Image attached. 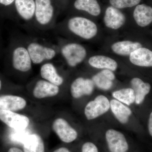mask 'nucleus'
<instances>
[{
  "instance_id": "obj_1",
  "label": "nucleus",
  "mask_w": 152,
  "mask_h": 152,
  "mask_svg": "<svg viewBox=\"0 0 152 152\" xmlns=\"http://www.w3.org/2000/svg\"><path fill=\"white\" fill-rule=\"evenodd\" d=\"M14 69L26 73L31 69L33 63L23 40L13 37L6 54Z\"/></svg>"
},
{
  "instance_id": "obj_2",
  "label": "nucleus",
  "mask_w": 152,
  "mask_h": 152,
  "mask_svg": "<svg viewBox=\"0 0 152 152\" xmlns=\"http://www.w3.org/2000/svg\"><path fill=\"white\" fill-rule=\"evenodd\" d=\"M33 64H40L54 59L58 55V46L51 45L33 39L23 40Z\"/></svg>"
},
{
  "instance_id": "obj_3",
  "label": "nucleus",
  "mask_w": 152,
  "mask_h": 152,
  "mask_svg": "<svg viewBox=\"0 0 152 152\" xmlns=\"http://www.w3.org/2000/svg\"><path fill=\"white\" fill-rule=\"evenodd\" d=\"M34 26L39 29L45 31L53 29L55 22V10L52 0H35Z\"/></svg>"
},
{
  "instance_id": "obj_4",
  "label": "nucleus",
  "mask_w": 152,
  "mask_h": 152,
  "mask_svg": "<svg viewBox=\"0 0 152 152\" xmlns=\"http://www.w3.org/2000/svg\"><path fill=\"white\" fill-rule=\"evenodd\" d=\"M66 26L71 34L84 40L93 39L98 33L96 24L85 17H72L66 23Z\"/></svg>"
},
{
  "instance_id": "obj_5",
  "label": "nucleus",
  "mask_w": 152,
  "mask_h": 152,
  "mask_svg": "<svg viewBox=\"0 0 152 152\" xmlns=\"http://www.w3.org/2000/svg\"><path fill=\"white\" fill-rule=\"evenodd\" d=\"M59 50L68 65L71 67H75L83 62L87 55L86 48L77 43L60 44Z\"/></svg>"
},
{
  "instance_id": "obj_6",
  "label": "nucleus",
  "mask_w": 152,
  "mask_h": 152,
  "mask_svg": "<svg viewBox=\"0 0 152 152\" xmlns=\"http://www.w3.org/2000/svg\"><path fill=\"white\" fill-rule=\"evenodd\" d=\"M110 108V102L107 98L99 95L87 104L85 109V115L88 120L94 119L107 113Z\"/></svg>"
},
{
  "instance_id": "obj_7",
  "label": "nucleus",
  "mask_w": 152,
  "mask_h": 152,
  "mask_svg": "<svg viewBox=\"0 0 152 152\" xmlns=\"http://www.w3.org/2000/svg\"><path fill=\"white\" fill-rule=\"evenodd\" d=\"M0 120L15 130H23L30 123L28 117L10 111L0 110Z\"/></svg>"
},
{
  "instance_id": "obj_8",
  "label": "nucleus",
  "mask_w": 152,
  "mask_h": 152,
  "mask_svg": "<svg viewBox=\"0 0 152 152\" xmlns=\"http://www.w3.org/2000/svg\"><path fill=\"white\" fill-rule=\"evenodd\" d=\"M53 129L60 140L64 142L71 143L77 139V131L65 120L59 118L54 121Z\"/></svg>"
},
{
  "instance_id": "obj_9",
  "label": "nucleus",
  "mask_w": 152,
  "mask_h": 152,
  "mask_svg": "<svg viewBox=\"0 0 152 152\" xmlns=\"http://www.w3.org/2000/svg\"><path fill=\"white\" fill-rule=\"evenodd\" d=\"M106 139L111 152H127L129 145L122 133L114 129L106 132Z\"/></svg>"
},
{
  "instance_id": "obj_10",
  "label": "nucleus",
  "mask_w": 152,
  "mask_h": 152,
  "mask_svg": "<svg viewBox=\"0 0 152 152\" xmlns=\"http://www.w3.org/2000/svg\"><path fill=\"white\" fill-rule=\"evenodd\" d=\"M14 4L17 13L20 19L26 23L34 26L35 0H15Z\"/></svg>"
},
{
  "instance_id": "obj_11",
  "label": "nucleus",
  "mask_w": 152,
  "mask_h": 152,
  "mask_svg": "<svg viewBox=\"0 0 152 152\" xmlns=\"http://www.w3.org/2000/svg\"><path fill=\"white\" fill-rule=\"evenodd\" d=\"M126 18L119 9L113 6L106 9L104 17V22L107 27L113 30H118L126 23Z\"/></svg>"
},
{
  "instance_id": "obj_12",
  "label": "nucleus",
  "mask_w": 152,
  "mask_h": 152,
  "mask_svg": "<svg viewBox=\"0 0 152 152\" xmlns=\"http://www.w3.org/2000/svg\"><path fill=\"white\" fill-rule=\"evenodd\" d=\"M94 84L92 80L80 77L76 79L71 84L70 91L73 97L78 99L85 95H90L93 93Z\"/></svg>"
},
{
  "instance_id": "obj_13",
  "label": "nucleus",
  "mask_w": 152,
  "mask_h": 152,
  "mask_svg": "<svg viewBox=\"0 0 152 152\" xmlns=\"http://www.w3.org/2000/svg\"><path fill=\"white\" fill-rule=\"evenodd\" d=\"M59 87L44 79L39 80L34 87L33 95L39 99L55 96L59 92Z\"/></svg>"
},
{
  "instance_id": "obj_14",
  "label": "nucleus",
  "mask_w": 152,
  "mask_h": 152,
  "mask_svg": "<svg viewBox=\"0 0 152 152\" xmlns=\"http://www.w3.org/2000/svg\"><path fill=\"white\" fill-rule=\"evenodd\" d=\"M129 60L133 64L143 67H152V51L141 47L134 51L129 56Z\"/></svg>"
},
{
  "instance_id": "obj_15",
  "label": "nucleus",
  "mask_w": 152,
  "mask_h": 152,
  "mask_svg": "<svg viewBox=\"0 0 152 152\" xmlns=\"http://www.w3.org/2000/svg\"><path fill=\"white\" fill-rule=\"evenodd\" d=\"M26 101L24 98L13 95L0 96V110L14 112L24 109Z\"/></svg>"
},
{
  "instance_id": "obj_16",
  "label": "nucleus",
  "mask_w": 152,
  "mask_h": 152,
  "mask_svg": "<svg viewBox=\"0 0 152 152\" xmlns=\"http://www.w3.org/2000/svg\"><path fill=\"white\" fill-rule=\"evenodd\" d=\"M133 17L139 26H148L152 23V7L145 4L137 5L133 12Z\"/></svg>"
},
{
  "instance_id": "obj_17",
  "label": "nucleus",
  "mask_w": 152,
  "mask_h": 152,
  "mask_svg": "<svg viewBox=\"0 0 152 152\" xmlns=\"http://www.w3.org/2000/svg\"><path fill=\"white\" fill-rule=\"evenodd\" d=\"M40 73L42 78L53 84L60 86L64 83V78L58 73L56 68L53 63L44 64L41 66Z\"/></svg>"
},
{
  "instance_id": "obj_18",
  "label": "nucleus",
  "mask_w": 152,
  "mask_h": 152,
  "mask_svg": "<svg viewBox=\"0 0 152 152\" xmlns=\"http://www.w3.org/2000/svg\"><path fill=\"white\" fill-rule=\"evenodd\" d=\"M131 84L134 92L135 102L137 104H140L144 102L147 95L149 94L151 90V85L138 77L133 78L131 80Z\"/></svg>"
},
{
  "instance_id": "obj_19",
  "label": "nucleus",
  "mask_w": 152,
  "mask_h": 152,
  "mask_svg": "<svg viewBox=\"0 0 152 152\" xmlns=\"http://www.w3.org/2000/svg\"><path fill=\"white\" fill-rule=\"evenodd\" d=\"M115 76L113 71L109 69L102 71L93 76L92 80L99 88L104 91L110 90L113 86V81Z\"/></svg>"
},
{
  "instance_id": "obj_20",
  "label": "nucleus",
  "mask_w": 152,
  "mask_h": 152,
  "mask_svg": "<svg viewBox=\"0 0 152 152\" xmlns=\"http://www.w3.org/2000/svg\"><path fill=\"white\" fill-rule=\"evenodd\" d=\"M88 62L93 67L99 69H109L115 71L118 68V64L115 60L102 55L93 56L89 58Z\"/></svg>"
},
{
  "instance_id": "obj_21",
  "label": "nucleus",
  "mask_w": 152,
  "mask_h": 152,
  "mask_svg": "<svg viewBox=\"0 0 152 152\" xmlns=\"http://www.w3.org/2000/svg\"><path fill=\"white\" fill-rule=\"evenodd\" d=\"M142 47L140 42L129 40L119 41L112 45V51L116 54L128 56L137 49Z\"/></svg>"
},
{
  "instance_id": "obj_22",
  "label": "nucleus",
  "mask_w": 152,
  "mask_h": 152,
  "mask_svg": "<svg viewBox=\"0 0 152 152\" xmlns=\"http://www.w3.org/2000/svg\"><path fill=\"white\" fill-rule=\"evenodd\" d=\"M23 143V152H45L43 140L38 134L28 135Z\"/></svg>"
},
{
  "instance_id": "obj_23",
  "label": "nucleus",
  "mask_w": 152,
  "mask_h": 152,
  "mask_svg": "<svg viewBox=\"0 0 152 152\" xmlns=\"http://www.w3.org/2000/svg\"><path fill=\"white\" fill-rule=\"evenodd\" d=\"M110 107L117 119L122 124L128 122L129 118L132 114L131 109L121 102L113 99L110 102Z\"/></svg>"
},
{
  "instance_id": "obj_24",
  "label": "nucleus",
  "mask_w": 152,
  "mask_h": 152,
  "mask_svg": "<svg viewBox=\"0 0 152 152\" xmlns=\"http://www.w3.org/2000/svg\"><path fill=\"white\" fill-rule=\"evenodd\" d=\"M74 6L76 10L86 12L93 16L101 14L100 6L97 0H75Z\"/></svg>"
},
{
  "instance_id": "obj_25",
  "label": "nucleus",
  "mask_w": 152,
  "mask_h": 152,
  "mask_svg": "<svg viewBox=\"0 0 152 152\" xmlns=\"http://www.w3.org/2000/svg\"><path fill=\"white\" fill-rule=\"evenodd\" d=\"M113 96L118 101L127 105H130L135 100L134 92L131 88L122 89L115 91L113 93Z\"/></svg>"
},
{
  "instance_id": "obj_26",
  "label": "nucleus",
  "mask_w": 152,
  "mask_h": 152,
  "mask_svg": "<svg viewBox=\"0 0 152 152\" xmlns=\"http://www.w3.org/2000/svg\"><path fill=\"white\" fill-rule=\"evenodd\" d=\"M141 0H110L112 6L118 9L131 8L137 6Z\"/></svg>"
},
{
  "instance_id": "obj_27",
  "label": "nucleus",
  "mask_w": 152,
  "mask_h": 152,
  "mask_svg": "<svg viewBox=\"0 0 152 152\" xmlns=\"http://www.w3.org/2000/svg\"><path fill=\"white\" fill-rule=\"evenodd\" d=\"M82 152H99L97 148L91 142H87L83 144L82 147Z\"/></svg>"
},
{
  "instance_id": "obj_28",
  "label": "nucleus",
  "mask_w": 152,
  "mask_h": 152,
  "mask_svg": "<svg viewBox=\"0 0 152 152\" xmlns=\"http://www.w3.org/2000/svg\"><path fill=\"white\" fill-rule=\"evenodd\" d=\"M148 130L150 135L152 137V111L150 114L148 122Z\"/></svg>"
},
{
  "instance_id": "obj_29",
  "label": "nucleus",
  "mask_w": 152,
  "mask_h": 152,
  "mask_svg": "<svg viewBox=\"0 0 152 152\" xmlns=\"http://www.w3.org/2000/svg\"><path fill=\"white\" fill-rule=\"evenodd\" d=\"M15 0H0V4L3 6H9L14 3Z\"/></svg>"
},
{
  "instance_id": "obj_30",
  "label": "nucleus",
  "mask_w": 152,
  "mask_h": 152,
  "mask_svg": "<svg viewBox=\"0 0 152 152\" xmlns=\"http://www.w3.org/2000/svg\"><path fill=\"white\" fill-rule=\"evenodd\" d=\"M53 152H71L67 148H64V147H62L60 148H59L55 150Z\"/></svg>"
},
{
  "instance_id": "obj_31",
  "label": "nucleus",
  "mask_w": 152,
  "mask_h": 152,
  "mask_svg": "<svg viewBox=\"0 0 152 152\" xmlns=\"http://www.w3.org/2000/svg\"><path fill=\"white\" fill-rule=\"evenodd\" d=\"M8 152H23V151L16 147H13L10 148Z\"/></svg>"
},
{
  "instance_id": "obj_32",
  "label": "nucleus",
  "mask_w": 152,
  "mask_h": 152,
  "mask_svg": "<svg viewBox=\"0 0 152 152\" xmlns=\"http://www.w3.org/2000/svg\"><path fill=\"white\" fill-rule=\"evenodd\" d=\"M2 86V82L1 80L0 79V90L1 89Z\"/></svg>"
},
{
  "instance_id": "obj_33",
  "label": "nucleus",
  "mask_w": 152,
  "mask_h": 152,
  "mask_svg": "<svg viewBox=\"0 0 152 152\" xmlns=\"http://www.w3.org/2000/svg\"><path fill=\"white\" fill-rule=\"evenodd\" d=\"M0 45H1V37H0Z\"/></svg>"
}]
</instances>
